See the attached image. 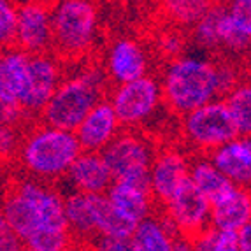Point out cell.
Segmentation results:
<instances>
[{
  "instance_id": "6da1fadb",
  "label": "cell",
  "mask_w": 251,
  "mask_h": 251,
  "mask_svg": "<svg viewBox=\"0 0 251 251\" xmlns=\"http://www.w3.org/2000/svg\"><path fill=\"white\" fill-rule=\"evenodd\" d=\"M0 213L30 251H56L72 241L65 222V195L54 184L23 174L9 177Z\"/></svg>"
},
{
  "instance_id": "7a4b0ae2",
  "label": "cell",
  "mask_w": 251,
  "mask_h": 251,
  "mask_svg": "<svg viewBox=\"0 0 251 251\" xmlns=\"http://www.w3.org/2000/svg\"><path fill=\"white\" fill-rule=\"evenodd\" d=\"M158 81L163 105L181 118L209 102L225 99L243 81V72L228 60L183 54L163 65Z\"/></svg>"
},
{
  "instance_id": "3957f363",
  "label": "cell",
  "mask_w": 251,
  "mask_h": 251,
  "mask_svg": "<svg viewBox=\"0 0 251 251\" xmlns=\"http://www.w3.org/2000/svg\"><path fill=\"white\" fill-rule=\"evenodd\" d=\"M75 65L72 71L65 69L58 88L39 116L44 125L75 132L90 111L107 97L111 86L99 63L86 60Z\"/></svg>"
},
{
  "instance_id": "277c9868",
  "label": "cell",
  "mask_w": 251,
  "mask_h": 251,
  "mask_svg": "<svg viewBox=\"0 0 251 251\" xmlns=\"http://www.w3.org/2000/svg\"><path fill=\"white\" fill-rule=\"evenodd\" d=\"M81 153L83 150L74 132L34 122L21 134L14 162L23 171V176L54 184L67 176Z\"/></svg>"
},
{
  "instance_id": "5b68a950",
  "label": "cell",
  "mask_w": 251,
  "mask_h": 251,
  "mask_svg": "<svg viewBox=\"0 0 251 251\" xmlns=\"http://www.w3.org/2000/svg\"><path fill=\"white\" fill-rule=\"evenodd\" d=\"M53 54L69 63L86 62L100 34L99 7L86 0L53 2Z\"/></svg>"
},
{
  "instance_id": "8992f818",
  "label": "cell",
  "mask_w": 251,
  "mask_h": 251,
  "mask_svg": "<svg viewBox=\"0 0 251 251\" xmlns=\"http://www.w3.org/2000/svg\"><path fill=\"white\" fill-rule=\"evenodd\" d=\"M181 137L184 150L192 155H207L230 143L239 135L225 100L209 102L179 118Z\"/></svg>"
},
{
  "instance_id": "52a82bcc",
  "label": "cell",
  "mask_w": 251,
  "mask_h": 251,
  "mask_svg": "<svg viewBox=\"0 0 251 251\" xmlns=\"http://www.w3.org/2000/svg\"><path fill=\"white\" fill-rule=\"evenodd\" d=\"M156 143L143 130H122L102 153L114 181L150 188V169L156 155Z\"/></svg>"
},
{
  "instance_id": "ba28073f",
  "label": "cell",
  "mask_w": 251,
  "mask_h": 251,
  "mask_svg": "<svg viewBox=\"0 0 251 251\" xmlns=\"http://www.w3.org/2000/svg\"><path fill=\"white\" fill-rule=\"evenodd\" d=\"M105 99L114 109L123 130H143L163 105L160 81L153 74L132 83L111 86Z\"/></svg>"
},
{
  "instance_id": "9c48e42d",
  "label": "cell",
  "mask_w": 251,
  "mask_h": 251,
  "mask_svg": "<svg viewBox=\"0 0 251 251\" xmlns=\"http://www.w3.org/2000/svg\"><path fill=\"white\" fill-rule=\"evenodd\" d=\"M99 65L109 86H118L150 75L153 56L151 50L143 41L130 35H122L113 39L105 46Z\"/></svg>"
},
{
  "instance_id": "30bf717a",
  "label": "cell",
  "mask_w": 251,
  "mask_h": 251,
  "mask_svg": "<svg viewBox=\"0 0 251 251\" xmlns=\"http://www.w3.org/2000/svg\"><path fill=\"white\" fill-rule=\"evenodd\" d=\"M193 155L176 144L156 150L150 169V192L156 204L165 205L190 181Z\"/></svg>"
},
{
  "instance_id": "8fae6325",
  "label": "cell",
  "mask_w": 251,
  "mask_h": 251,
  "mask_svg": "<svg viewBox=\"0 0 251 251\" xmlns=\"http://www.w3.org/2000/svg\"><path fill=\"white\" fill-rule=\"evenodd\" d=\"M65 74V63L53 53L28 56V77L20 105L28 120L37 122Z\"/></svg>"
},
{
  "instance_id": "7c38bea8",
  "label": "cell",
  "mask_w": 251,
  "mask_h": 251,
  "mask_svg": "<svg viewBox=\"0 0 251 251\" xmlns=\"http://www.w3.org/2000/svg\"><path fill=\"white\" fill-rule=\"evenodd\" d=\"M53 2H16V50L35 54L53 53Z\"/></svg>"
},
{
  "instance_id": "4fadbf2b",
  "label": "cell",
  "mask_w": 251,
  "mask_h": 251,
  "mask_svg": "<svg viewBox=\"0 0 251 251\" xmlns=\"http://www.w3.org/2000/svg\"><path fill=\"white\" fill-rule=\"evenodd\" d=\"M162 207V214L181 237L195 239L211 228L209 201L193 188L190 181Z\"/></svg>"
},
{
  "instance_id": "5bb4252c",
  "label": "cell",
  "mask_w": 251,
  "mask_h": 251,
  "mask_svg": "<svg viewBox=\"0 0 251 251\" xmlns=\"http://www.w3.org/2000/svg\"><path fill=\"white\" fill-rule=\"evenodd\" d=\"M192 41L205 51H226V53H246L250 41L239 34L226 14L225 4H213L192 28Z\"/></svg>"
},
{
  "instance_id": "9a60e30c",
  "label": "cell",
  "mask_w": 251,
  "mask_h": 251,
  "mask_svg": "<svg viewBox=\"0 0 251 251\" xmlns=\"http://www.w3.org/2000/svg\"><path fill=\"white\" fill-rule=\"evenodd\" d=\"M122 130L123 128L118 122L114 109L111 107L107 99H104L90 111L74 134L83 151L104 153L105 148L120 135Z\"/></svg>"
},
{
  "instance_id": "2e32d148",
  "label": "cell",
  "mask_w": 251,
  "mask_h": 251,
  "mask_svg": "<svg viewBox=\"0 0 251 251\" xmlns=\"http://www.w3.org/2000/svg\"><path fill=\"white\" fill-rule=\"evenodd\" d=\"M63 179L71 184V193H83V195H105L114 183V177L102 153H86V151H83L75 158Z\"/></svg>"
},
{
  "instance_id": "e0dca14e",
  "label": "cell",
  "mask_w": 251,
  "mask_h": 251,
  "mask_svg": "<svg viewBox=\"0 0 251 251\" xmlns=\"http://www.w3.org/2000/svg\"><path fill=\"white\" fill-rule=\"evenodd\" d=\"M209 158L234 186L251 190V135H237Z\"/></svg>"
},
{
  "instance_id": "ac0fdd59",
  "label": "cell",
  "mask_w": 251,
  "mask_h": 251,
  "mask_svg": "<svg viewBox=\"0 0 251 251\" xmlns=\"http://www.w3.org/2000/svg\"><path fill=\"white\" fill-rule=\"evenodd\" d=\"M251 223V190L234 186L225 197L211 205V226L237 234Z\"/></svg>"
},
{
  "instance_id": "d6986e66",
  "label": "cell",
  "mask_w": 251,
  "mask_h": 251,
  "mask_svg": "<svg viewBox=\"0 0 251 251\" xmlns=\"http://www.w3.org/2000/svg\"><path fill=\"white\" fill-rule=\"evenodd\" d=\"M105 197L113 204L114 209H118L135 225H139L141 222L155 214L156 202L151 195L150 188L114 181L113 186L105 193Z\"/></svg>"
},
{
  "instance_id": "ffe728a7",
  "label": "cell",
  "mask_w": 251,
  "mask_h": 251,
  "mask_svg": "<svg viewBox=\"0 0 251 251\" xmlns=\"http://www.w3.org/2000/svg\"><path fill=\"white\" fill-rule=\"evenodd\" d=\"M28 77V54L20 50L4 51L0 56V104L20 105ZM21 107V105H20Z\"/></svg>"
},
{
  "instance_id": "44dd1931",
  "label": "cell",
  "mask_w": 251,
  "mask_h": 251,
  "mask_svg": "<svg viewBox=\"0 0 251 251\" xmlns=\"http://www.w3.org/2000/svg\"><path fill=\"white\" fill-rule=\"evenodd\" d=\"M95 195L69 193L65 195V222L72 241L90 244L97 237L95 213H93Z\"/></svg>"
},
{
  "instance_id": "7402d4cb",
  "label": "cell",
  "mask_w": 251,
  "mask_h": 251,
  "mask_svg": "<svg viewBox=\"0 0 251 251\" xmlns=\"http://www.w3.org/2000/svg\"><path fill=\"white\" fill-rule=\"evenodd\" d=\"M177 234L162 213H155L135 226L130 235L132 251H172Z\"/></svg>"
},
{
  "instance_id": "603a6c76",
  "label": "cell",
  "mask_w": 251,
  "mask_h": 251,
  "mask_svg": "<svg viewBox=\"0 0 251 251\" xmlns=\"http://www.w3.org/2000/svg\"><path fill=\"white\" fill-rule=\"evenodd\" d=\"M190 184L204 195L213 205L234 188V184L222 174L207 155H193L190 167Z\"/></svg>"
},
{
  "instance_id": "cb8c5ba5",
  "label": "cell",
  "mask_w": 251,
  "mask_h": 251,
  "mask_svg": "<svg viewBox=\"0 0 251 251\" xmlns=\"http://www.w3.org/2000/svg\"><path fill=\"white\" fill-rule=\"evenodd\" d=\"M93 213H95V230L97 237H116V239H130L134 234L135 223L123 216L113 204L107 201L105 195H95L93 199Z\"/></svg>"
},
{
  "instance_id": "d4e9b609",
  "label": "cell",
  "mask_w": 251,
  "mask_h": 251,
  "mask_svg": "<svg viewBox=\"0 0 251 251\" xmlns=\"http://www.w3.org/2000/svg\"><path fill=\"white\" fill-rule=\"evenodd\" d=\"M211 2L205 0H171L160 5V11L172 26L177 28H193L201 18L211 9Z\"/></svg>"
},
{
  "instance_id": "484cf974",
  "label": "cell",
  "mask_w": 251,
  "mask_h": 251,
  "mask_svg": "<svg viewBox=\"0 0 251 251\" xmlns=\"http://www.w3.org/2000/svg\"><path fill=\"white\" fill-rule=\"evenodd\" d=\"M223 100L230 111L239 135H251V77H243Z\"/></svg>"
},
{
  "instance_id": "4316f807",
  "label": "cell",
  "mask_w": 251,
  "mask_h": 251,
  "mask_svg": "<svg viewBox=\"0 0 251 251\" xmlns=\"http://www.w3.org/2000/svg\"><path fill=\"white\" fill-rule=\"evenodd\" d=\"M186 44H188V37L183 34V30L172 25L160 30L155 37V51L160 58L165 60V63L183 56Z\"/></svg>"
},
{
  "instance_id": "83f0119b",
  "label": "cell",
  "mask_w": 251,
  "mask_h": 251,
  "mask_svg": "<svg viewBox=\"0 0 251 251\" xmlns=\"http://www.w3.org/2000/svg\"><path fill=\"white\" fill-rule=\"evenodd\" d=\"M192 241L195 251H241L237 234L216 230L213 226Z\"/></svg>"
},
{
  "instance_id": "f1b7e54d",
  "label": "cell",
  "mask_w": 251,
  "mask_h": 251,
  "mask_svg": "<svg viewBox=\"0 0 251 251\" xmlns=\"http://www.w3.org/2000/svg\"><path fill=\"white\" fill-rule=\"evenodd\" d=\"M16 50V2L0 0V51Z\"/></svg>"
},
{
  "instance_id": "f546056e",
  "label": "cell",
  "mask_w": 251,
  "mask_h": 251,
  "mask_svg": "<svg viewBox=\"0 0 251 251\" xmlns=\"http://www.w3.org/2000/svg\"><path fill=\"white\" fill-rule=\"evenodd\" d=\"M225 9L234 28L251 42V0H234L225 4Z\"/></svg>"
},
{
  "instance_id": "4dcf8cb0",
  "label": "cell",
  "mask_w": 251,
  "mask_h": 251,
  "mask_svg": "<svg viewBox=\"0 0 251 251\" xmlns=\"http://www.w3.org/2000/svg\"><path fill=\"white\" fill-rule=\"evenodd\" d=\"M21 134H23L21 128L0 125V165L14 162L18 148H20Z\"/></svg>"
},
{
  "instance_id": "1f68e13d",
  "label": "cell",
  "mask_w": 251,
  "mask_h": 251,
  "mask_svg": "<svg viewBox=\"0 0 251 251\" xmlns=\"http://www.w3.org/2000/svg\"><path fill=\"white\" fill-rule=\"evenodd\" d=\"M0 251H26L25 244L11 230L2 213H0Z\"/></svg>"
},
{
  "instance_id": "d6a6232c",
  "label": "cell",
  "mask_w": 251,
  "mask_h": 251,
  "mask_svg": "<svg viewBox=\"0 0 251 251\" xmlns=\"http://www.w3.org/2000/svg\"><path fill=\"white\" fill-rule=\"evenodd\" d=\"M90 251H132L130 250L128 239H116V237H95L88 244Z\"/></svg>"
},
{
  "instance_id": "836d02e7",
  "label": "cell",
  "mask_w": 251,
  "mask_h": 251,
  "mask_svg": "<svg viewBox=\"0 0 251 251\" xmlns=\"http://www.w3.org/2000/svg\"><path fill=\"white\" fill-rule=\"evenodd\" d=\"M237 241L241 251H251V223L244 226L243 230L237 232Z\"/></svg>"
},
{
  "instance_id": "e575fe53",
  "label": "cell",
  "mask_w": 251,
  "mask_h": 251,
  "mask_svg": "<svg viewBox=\"0 0 251 251\" xmlns=\"http://www.w3.org/2000/svg\"><path fill=\"white\" fill-rule=\"evenodd\" d=\"M172 251H195L193 250V241L188 237L177 235L176 241H174V246H172Z\"/></svg>"
},
{
  "instance_id": "d590c367",
  "label": "cell",
  "mask_w": 251,
  "mask_h": 251,
  "mask_svg": "<svg viewBox=\"0 0 251 251\" xmlns=\"http://www.w3.org/2000/svg\"><path fill=\"white\" fill-rule=\"evenodd\" d=\"M30 251V250H26ZM56 251H90L88 244H81V243H75V241H71V243L67 244V246L60 248V250Z\"/></svg>"
},
{
  "instance_id": "8d00e7d4",
  "label": "cell",
  "mask_w": 251,
  "mask_h": 251,
  "mask_svg": "<svg viewBox=\"0 0 251 251\" xmlns=\"http://www.w3.org/2000/svg\"><path fill=\"white\" fill-rule=\"evenodd\" d=\"M248 53H250V56H251V42H250V48H248Z\"/></svg>"
},
{
  "instance_id": "74e56055",
  "label": "cell",
  "mask_w": 251,
  "mask_h": 251,
  "mask_svg": "<svg viewBox=\"0 0 251 251\" xmlns=\"http://www.w3.org/2000/svg\"><path fill=\"white\" fill-rule=\"evenodd\" d=\"M2 53H4V51H0V56H2Z\"/></svg>"
}]
</instances>
